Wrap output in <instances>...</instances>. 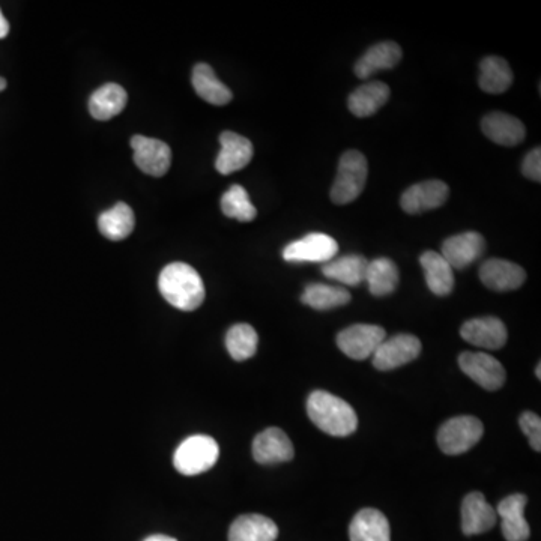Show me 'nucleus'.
Returning a JSON list of instances; mask_svg holds the SVG:
<instances>
[{
    "instance_id": "obj_4",
    "label": "nucleus",
    "mask_w": 541,
    "mask_h": 541,
    "mask_svg": "<svg viewBox=\"0 0 541 541\" xmlns=\"http://www.w3.org/2000/svg\"><path fill=\"white\" fill-rule=\"evenodd\" d=\"M220 447L214 438L206 435H194L181 442L173 456V465L182 475L203 474L217 463Z\"/></svg>"
},
{
    "instance_id": "obj_24",
    "label": "nucleus",
    "mask_w": 541,
    "mask_h": 541,
    "mask_svg": "<svg viewBox=\"0 0 541 541\" xmlns=\"http://www.w3.org/2000/svg\"><path fill=\"white\" fill-rule=\"evenodd\" d=\"M191 82L196 94L212 106H226L232 101V91L215 76L214 70L208 64L194 67Z\"/></svg>"
},
{
    "instance_id": "obj_11",
    "label": "nucleus",
    "mask_w": 541,
    "mask_h": 541,
    "mask_svg": "<svg viewBox=\"0 0 541 541\" xmlns=\"http://www.w3.org/2000/svg\"><path fill=\"white\" fill-rule=\"evenodd\" d=\"M450 188L445 182L432 179L412 185L400 199V206L408 214H423L426 211L439 208L447 202Z\"/></svg>"
},
{
    "instance_id": "obj_3",
    "label": "nucleus",
    "mask_w": 541,
    "mask_h": 541,
    "mask_svg": "<svg viewBox=\"0 0 541 541\" xmlns=\"http://www.w3.org/2000/svg\"><path fill=\"white\" fill-rule=\"evenodd\" d=\"M369 164L360 151L345 152L340 158L336 181L331 188V200L336 205H348L363 193L366 187Z\"/></svg>"
},
{
    "instance_id": "obj_38",
    "label": "nucleus",
    "mask_w": 541,
    "mask_h": 541,
    "mask_svg": "<svg viewBox=\"0 0 541 541\" xmlns=\"http://www.w3.org/2000/svg\"><path fill=\"white\" fill-rule=\"evenodd\" d=\"M7 88V80L4 77H0V92L4 91Z\"/></svg>"
},
{
    "instance_id": "obj_10",
    "label": "nucleus",
    "mask_w": 541,
    "mask_h": 541,
    "mask_svg": "<svg viewBox=\"0 0 541 541\" xmlns=\"http://www.w3.org/2000/svg\"><path fill=\"white\" fill-rule=\"evenodd\" d=\"M131 148L134 151V163L146 175H166L172 163V151L167 143L151 137L134 136L131 139Z\"/></svg>"
},
{
    "instance_id": "obj_36",
    "label": "nucleus",
    "mask_w": 541,
    "mask_h": 541,
    "mask_svg": "<svg viewBox=\"0 0 541 541\" xmlns=\"http://www.w3.org/2000/svg\"><path fill=\"white\" fill-rule=\"evenodd\" d=\"M10 34V23L5 19L4 14L0 11V40Z\"/></svg>"
},
{
    "instance_id": "obj_29",
    "label": "nucleus",
    "mask_w": 541,
    "mask_h": 541,
    "mask_svg": "<svg viewBox=\"0 0 541 541\" xmlns=\"http://www.w3.org/2000/svg\"><path fill=\"white\" fill-rule=\"evenodd\" d=\"M127 106V92L116 83H107L92 94L89 100L91 115L98 121H109Z\"/></svg>"
},
{
    "instance_id": "obj_9",
    "label": "nucleus",
    "mask_w": 541,
    "mask_h": 541,
    "mask_svg": "<svg viewBox=\"0 0 541 541\" xmlns=\"http://www.w3.org/2000/svg\"><path fill=\"white\" fill-rule=\"evenodd\" d=\"M459 366L465 375L487 391H496L505 384V369L495 357L483 352H463Z\"/></svg>"
},
{
    "instance_id": "obj_22",
    "label": "nucleus",
    "mask_w": 541,
    "mask_h": 541,
    "mask_svg": "<svg viewBox=\"0 0 541 541\" xmlns=\"http://www.w3.org/2000/svg\"><path fill=\"white\" fill-rule=\"evenodd\" d=\"M402 59V49L399 44L393 41H385V43L376 44L370 47L363 58L355 64V74L358 79H369L378 71L391 70L396 67Z\"/></svg>"
},
{
    "instance_id": "obj_21",
    "label": "nucleus",
    "mask_w": 541,
    "mask_h": 541,
    "mask_svg": "<svg viewBox=\"0 0 541 541\" xmlns=\"http://www.w3.org/2000/svg\"><path fill=\"white\" fill-rule=\"evenodd\" d=\"M276 522L262 514H242L230 525L229 541H276Z\"/></svg>"
},
{
    "instance_id": "obj_23",
    "label": "nucleus",
    "mask_w": 541,
    "mask_h": 541,
    "mask_svg": "<svg viewBox=\"0 0 541 541\" xmlns=\"http://www.w3.org/2000/svg\"><path fill=\"white\" fill-rule=\"evenodd\" d=\"M424 277L432 294L447 297L454 289V271L450 263L436 251H426L420 257Z\"/></svg>"
},
{
    "instance_id": "obj_33",
    "label": "nucleus",
    "mask_w": 541,
    "mask_h": 541,
    "mask_svg": "<svg viewBox=\"0 0 541 541\" xmlns=\"http://www.w3.org/2000/svg\"><path fill=\"white\" fill-rule=\"evenodd\" d=\"M221 209L229 218L247 223L257 215L256 206L251 203L250 196L241 185H232L221 197Z\"/></svg>"
},
{
    "instance_id": "obj_2",
    "label": "nucleus",
    "mask_w": 541,
    "mask_h": 541,
    "mask_svg": "<svg viewBox=\"0 0 541 541\" xmlns=\"http://www.w3.org/2000/svg\"><path fill=\"white\" fill-rule=\"evenodd\" d=\"M307 412L318 429L337 438L352 435L358 427L354 408L328 391H313L307 400Z\"/></svg>"
},
{
    "instance_id": "obj_26",
    "label": "nucleus",
    "mask_w": 541,
    "mask_h": 541,
    "mask_svg": "<svg viewBox=\"0 0 541 541\" xmlns=\"http://www.w3.org/2000/svg\"><path fill=\"white\" fill-rule=\"evenodd\" d=\"M390 98V88L382 82H369L349 95L348 106L357 118H369L385 106Z\"/></svg>"
},
{
    "instance_id": "obj_30",
    "label": "nucleus",
    "mask_w": 541,
    "mask_h": 541,
    "mask_svg": "<svg viewBox=\"0 0 541 541\" xmlns=\"http://www.w3.org/2000/svg\"><path fill=\"white\" fill-rule=\"evenodd\" d=\"M136 218L127 203L119 202L98 218L100 232L110 241H122L133 232Z\"/></svg>"
},
{
    "instance_id": "obj_8",
    "label": "nucleus",
    "mask_w": 541,
    "mask_h": 541,
    "mask_svg": "<svg viewBox=\"0 0 541 541\" xmlns=\"http://www.w3.org/2000/svg\"><path fill=\"white\" fill-rule=\"evenodd\" d=\"M421 354V342L412 334H397L391 339H385L373 354V366L382 372L405 366L417 360Z\"/></svg>"
},
{
    "instance_id": "obj_14",
    "label": "nucleus",
    "mask_w": 541,
    "mask_h": 541,
    "mask_svg": "<svg viewBox=\"0 0 541 541\" xmlns=\"http://www.w3.org/2000/svg\"><path fill=\"white\" fill-rule=\"evenodd\" d=\"M480 280L492 291H516L525 283L526 273L522 266L510 260L489 259L481 265Z\"/></svg>"
},
{
    "instance_id": "obj_37",
    "label": "nucleus",
    "mask_w": 541,
    "mask_h": 541,
    "mask_svg": "<svg viewBox=\"0 0 541 541\" xmlns=\"http://www.w3.org/2000/svg\"><path fill=\"white\" fill-rule=\"evenodd\" d=\"M143 541H178L176 538L169 537V535L157 534L151 535V537L145 538Z\"/></svg>"
},
{
    "instance_id": "obj_13",
    "label": "nucleus",
    "mask_w": 541,
    "mask_h": 541,
    "mask_svg": "<svg viewBox=\"0 0 541 541\" xmlns=\"http://www.w3.org/2000/svg\"><path fill=\"white\" fill-rule=\"evenodd\" d=\"M460 336L471 345L490 349V351L504 348L508 339L507 327L504 322L501 319L492 318V316L465 322L460 328Z\"/></svg>"
},
{
    "instance_id": "obj_35",
    "label": "nucleus",
    "mask_w": 541,
    "mask_h": 541,
    "mask_svg": "<svg viewBox=\"0 0 541 541\" xmlns=\"http://www.w3.org/2000/svg\"><path fill=\"white\" fill-rule=\"evenodd\" d=\"M522 173L531 181H541V149L535 148L526 155L522 163Z\"/></svg>"
},
{
    "instance_id": "obj_20",
    "label": "nucleus",
    "mask_w": 541,
    "mask_h": 541,
    "mask_svg": "<svg viewBox=\"0 0 541 541\" xmlns=\"http://www.w3.org/2000/svg\"><path fill=\"white\" fill-rule=\"evenodd\" d=\"M351 541H391L387 516L375 508L358 511L349 526Z\"/></svg>"
},
{
    "instance_id": "obj_27",
    "label": "nucleus",
    "mask_w": 541,
    "mask_h": 541,
    "mask_svg": "<svg viewBox=\"0 0 541 541\" xmlns=\"http://www.w3.org/2000/svg\"><path fill=\"white\" fill-rule=\"evenodd\" d=\"M478 85L486 94H504L513 85V71L505 59L487 56L481 61Z\"/></svg>"
},
{
    "instance_id": "obj_19",
    "label": "nucleus",
    "mask_w": 541,
    "mask_h": 541,
    "mask_svg": "<svg viewBox=\"0 0 541 541\" xmlns=\"http://www.w3.org/2000/svg\"><path fill=\"white\" fill-rule=\"evenodd\" d=\"M481 130L487 139L501 146H517L525 140V125L507 113L493 112L484 116Z\"/></svg>"
},
{
    "instance_id": "obj_6",
    "label": "nucleus",
    "mask_w": 541,
    "mask_h": 541,
    "mask_svg": "<svg viewBox=\"0 0 541 541\" xmlns=\"http://www.w3.org/2000/svg\"><path fill=\"white\" fill-rule=\"evenodd\" d=\"M387 333L378 325L357 324L346 328L337 336V346L346 357L363 361L373 357Z\"/></svg>"
},
{
    "instance_id": "obj_16",
    "label": "nucleus",
    "mask_w": 541,
    "mask_h": 541,
    "mask_svg": "<svg viewBox=\"0 0 541 541\" xmlns=\"http://www.w3.org/2000/svg\"><path fill=\"white\" fill-rule=\"evenodd\" d=\"M526 499L522 493H514L502 499L496 508V516L501 517V531L507 541H526L531 534L525 519Z\"/></svg>"
},
{
    "instance_id": "obj_7",
    "label": "nucleus",
    "mask_w": 541,
    "mask_h": 541,
    "mask_svg": "<svg viewBox=\"0 0 541 541\" xmlns=\"http://www.w3.org/2000/svg\"><path fill=\"white\" fill-rule=\"evenodd\" d=\"M339 253L336 239L325 233H309L298 241L286 245L283 259L286 262L327 263Z\"/></svg>"
},
{
    "instance_id": "obj_18",
    "label": "nucleus",
    "mask_w": 541,
    "mask_h": 541,
    "mask_svg": "<svg viewBox=\"0 0 541 541\" xmlns=\"http://www.w3.org/2000/svg\"><path fill=\"white\" fill-rule=\"evenodd\" d=\"M498 522L496 510L486 501L483 493L472 492L462 502V531L465 535H478L490 531Z\"/></svg>"
},
{
    "instance_id": "obj_39",
    "label": "nucleus",
    "mask_w": 541,
    "mask_h": 541,
    "mask_svg": "<svg viewBox=\"0 0 541 541\" xmlns=\"http://www.w3.org/2000/svg\"><path fill=\"white\" fill-rule=\"evenodd\" d=\"M541 366L540 363L537 364V370H535V373H537V378L541 379Z\"/></svg>"
},
{
    "instance_id": "obj_28",
    "label": "nucleus",
    "mask_w": 541,
    "mask_h": 541,
    "mask_svg": "<svg viewBox=\"0 0 541 541\" xmlns=\"http://www.w3.org/2000/svg\"><path fill=\"white\" fill-rule=\"evenodd\" d=\"M400 274L396 263L387 257L370 260L367 265L366 282L373 297H387L396 291Z\"/></svg>"
},
{
    "instance_id": "obj_31",
    "label": "nucleus",
    "mask_w": 541,
    "mask_h": 541,
    "mask_svg": "<svg viewBox=\"0 0 541 541\" xmlns=\"http://www.w3.org/2000/svg\"><path fill=\"white\" fill-rule=\"evenodd\" d=\"M301 301L312 309L325 312L346 306L351 301V294L340 286L324 285V283H312L304 289Z\"/></svg>"
},
{
    "instance_id": "obj_5",
    "label": "nucleus",
    "mask_w": 541,
    "mask_h": 541,
    "mask_svg": "<svg viewBox=\"0 0 541 541\" xmlns=\"http://www.w3.org/2000/svg\"><path fill=\"white\" fill-rule=\"evenodd\" d=\"M483 433V423L478 418L460 415L442 424L438 432V445L447 456H459L477 445Z\"/></svg>"
},
{
    "instance_id": "obj_32",
    "label": "nucleus",
    "mask_w": 541,
    "mask_h": 541,
    "mask_svg": "<svg viewBox=\"0 0 541 541\" xmlns=\"http://www.w3.org/2000/svg\"><path fill=\"white\" fill-rule=\"evenodd\" d=\"M256 330L248 324H236L227 331L226 348L235 361L250 360L257 351Z\"/></svg>"
},
{
    "instance_id": "obj_17",
    "label": "nucleus",
    "mask_w": 541,
    "mask_h": 541,
    "mask_svg": "<svg viewBox=\"0 0 541 541\" xmlns=\"http://www.w3.org/2000/svg\"><path fill=\"white\" fill-rule=\"evenodd\" d=\"M221 151L215 160V169L221 175H230L248 166L253 158V145L244 136L224 131L220 136Z\"/></svg>"
},
{
    "instance_id": "obj_34",
    "label": "nucleus",
    "mask_w": 541,
    "mask_h": 541,
    "mask_svg": "<svg viewBox=\"0 0 541 541\" xmlns=\"http://www.w3.org/2000/svg\"><path fill=\"white\" fill-rule=\"evenodd\" d=\"M520 429L529 438V444L535 451L541 450V420L534 412H523L520 415Z\"/></svg>"
},
{
    "instance_id": "obj_15",
    "label": "nucleus",
    "mask_w": 541,
    "mask_h": 541,
    "mask_svg": "<svg viewBox=\"0 0 541 541\" xmlns=\"http://www.w3.org/2000/svg\"><path fill=\"white\" fill-rule=\"evenodd\" d=\"M486 250V241L478 232H465L445 239L442 244V257L453 269H465L480 259Z\"/></svg>"
},
{
    "instance_id": "obj_1",
    "label": "nucleus",
    "mask_w": 541,
    "mask_h": 541,
    "mask_svg": "<svg viewBox=\"0 0 541 541\" xmlns=\"http://www.w3.org/2000/svg\"><path fill=\"white\" fill-rule=\"evenodd\" d=\"M158 289L164 300L182 312H193L205 301V286L193 266L173 262L161 271Z\"/></svg>"
},
{
    "instance_id": "obj_12",
    "label": "nucleus",
    "mask_w": 541,
    "mask_h": 541,
    "mask_svg": "<svg viewBox=\"0 0 541 541\" xmlns=\"http://www.w3.org/2000/svg\"><path fill=\"white\" fill-rule=\"evenodd\" d=\"M294 456L291 439L279 427H269L254 438L253 457L260 465L289 462Z\"/></svg>"
},
{
    "instance_id": "obj_25",
    "label": "nucleus",
    "mask_w": 541,
    "mask_h": 541,
    "mask_svg": "<svg viewBox=\"0 0 541 541\" xmlns=\"http://www.w3.org/2000/svg\"><path fill=\"white\" fill-rule=\"evenodd\" d=\"M369 260L360 254H348L325 263L322 273L327 279L336 280L346 286H360L366 282Z\"/></svg>"
}]
</instances>
